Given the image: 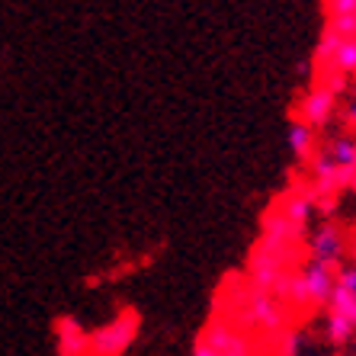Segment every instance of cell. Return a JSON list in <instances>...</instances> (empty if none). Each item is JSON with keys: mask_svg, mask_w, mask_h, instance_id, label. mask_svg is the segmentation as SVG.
<instances>
[{"mask_svg": "<svg viewBox=\"0 0 356 356\" xmlns=\"http://www.w3.org/2000/svg\"><path fill=\"white\" fill-rule=\"evenodd\" d=\"M350 190L356 193V167H353V174H350Z\"/></svg>", "mask_w": 356, "mask_h": 356, "instance_id": "cell-13", "label": "cell"}, {"mask_svg": "<svg viewBox=\"0 0 356 356\" xmlns=\"http://www.w3.org/2000/svg\"><path fill=\"white\" fill-rule=\"evenodd\" d=\"M196 356H254L244 337V327L228 321H212L196 343Z\"/></svg>", "mask_w": 356, "mask_h": 356, "instance_id": "cell-5", "label": "cell"}, {"mask_svg": "<svg viewBox=\"0 0 356 356\" xmlns=\"http://www.w3.org/2000/svg\"><path fill=\"white\" fill-rule=\"evenodd\" d=\"M138 334L135 312H119L109 324H103L97 334H90V356H122L129 343Z\"/></svg>", "mask_w": 356, "mask_h": 356, "instance_id": "cell-4", "label": "cell"}, {"mask_svg": "<svg viewBox=\"0 0 356 356\" xmlns=\"http://www.w3.org/2000/svg\"><path fill=\"white\" fill-rule=\"evenodd\" d=\"M350 125H353V132H356V103L350 106Z\"/></svg>", "mask_w": 356, "mask_h": 356, "instance_id": "cell-12", "label": "cell"}, {"mask_svg": "<svg viewBox=\"0 0 356 356\" xmlns=\"http://www.w3.org/2000/svg\"><path fill=\"white\" fill-rule=\"evenodd\" d=\"M334 286H337V270L327 264H318V260H305L302 270L289 280L292 302H298V305H327L334 296Z\"/></svg>", "mask_w": 356, "mask_h": 356, "instance_id": "cell-3", "label": "cell"}, {"mask_svg": "<svg viewBox=\"0 0 356 356\" xmlns=\"http://www.w3.org/2000/svg\"><path fill=\"white\" fill-rule=\"evenodd\" d=\"M343 250H347V238H343L337 225H321L308 241V260H318V264L327 266H337Z\"/></svg>", "mask_w": 356, "mask_h": 356, "instance_id": "cell-7", "label": "cell"}, {"mask_svg": "<svg viewBox=\"0 0 356 356\" xmlns=\"http://www.w3.org/2000/svg\"><path fill=\"white\" fill-rule=\"evenodd\" d=\"M353 167H356V135H337L312 158L315 183L321 193H334L343 183L350 186Z\"/></svg>", "mask_w": 356, "mask_h": 356, "instance_id": "cell-1", "label": "cell"}, {"mask_svg": "<svg viewBox=\"0 0 356 356\" xmlns=\"http://www.w3.org/2000/svg\"><path fill=\"white\" fill-rule=\"evenodd\" d=\"M58 347L65 356H90V334L77 321L61 318L58 321Z\"/></svg>", "mask_w": 356, "mask_h": 356, "instance_id": "cell-9", "label": "cell"}, {"mask_svg": "<svg viewBox=\"0 0 356 356\" xmlns=\"http://www.w3.org/2000/svg\"><path fill=\"white\" fill-rule=\"evenodd\" d=\"M321 74H356V35L324 33V45L318 51Z\"/></svg>", "mask_w": 356, "mask_h": 356, "instance_id": "cell-6", "label": "cell"}, {"mask_svg": "<svg viewBox=\"0 0 356 356\" xmlns=\"http://www.w3.org/2000/svg\"><path fill=\"white\" fill-rule=\"evenodd\" d=\"M289 148L296 151V158H315V129L296 119L289 125Z\"/></svg>", "mask_w": 356, "mask_h": 356, "instance_id": "cell-11", "label": "cell"}, {"mask_svg": "<svg viewBox=\"0 0 356 356\" xmlns=\"http://www.w3.org/2000/svg\"><path fill=\"white\" fill-rule=\"evenodd\" d=\"M327 29L340 35H356V0H334L327 3Z\"/></svg>", "mask_w": 356, "mask_h": 356, "instance_id": "cell-10", "label": "cell"}, {"mask_svg": "<svg viewBox=\"0 0 356 356\" xmlns=\"http://www.w3.org/2000/svg\"><path fill=\"white\" fill-rule=\"evenodd\" d=\"M356 334V264L337 273V286L327 302V337L343 343Z\"/></svg>", "mask_w": 356, "mask_h": 356, "instance_id": "cell-2", "label": "cell"}, {"mask_svg": "<svg viewBox=\"0 0 356 356\" xmlns=\"http://www.w3.org/2000/svg\"><path fill=\"white\" fill-rule=\"evenodd\" d=\"M334 90L327 87V83H318V87H312L308 90V97L302 99V109H298V119L302 122H308L312 129H318V125H324L327 119H331L334 113Z\"/></svg>", "mask_w": 356, "mask_h": 356, "instance_id": "cell-8", "label": "cell"}]
</instances>
